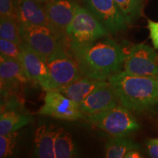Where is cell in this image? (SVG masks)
<instances>
[{"mask_svg": "<svg viewBox=\"0 0 158 158\" xmlns=\"http://www.w3.org/2000/svg\"><path fill=\"white\" fill-rule=\"evenodd\" d=\"M75 1H77V0H75ZM82 1H83V0H82Z\"/></svg>", "mask_w": 158, "mask_h": 158, "instance_id": "f1b7e54d", "label": "cell"}, {"mask_svg": "<svg viewBox=\"0 0 158 158\" xmlns=\"http://www.w3.org/2000/svg\"><path fill=\"white\" fill-rule=\"evenodd\" d=\"M15 9L20 23L45 26L51 28L43 3L34 0H16Z\"/></svg>", "mask_w": 158, "mask_h": 158, "instance_id": "5bb4252c", "label": "cell"}, {"mask_svg": "<svg viewBox=\"0 0 158 158\" xmlns=\"http://www.w3.org/2000/svg\"><path fill=\"white\" fill-rule=\"evenodd\" d=\"M69 48L78 63L81 74L100 81L107 80L121 70L127 56L121 45L108 37Z\"/></svg>", "mask_w": 158, "mask_h": 158, "instance_id": "6da1fadb", "label": "cell"}, {"mask_svg": "<svg viewBox=\"0 0 158 158\" xmlns=\"http://www.w3.org/2000/svg\"><path fill=\"white\" fill-rule=\"evenodd\" d=\"M124 157L126 158H140L143 157L141 154H140L139 152H138V149H132L130 151L128 152L126 154Z\"/></svg>", "mask_w": 158, "mask_h": 158, "instance_id": "4316f807", "label": "cell"}, {"mask_svg": "<svg viewBox=\"0 0 158 158\" xmlns=\"http://www.w3.org/2000/svg\"><path fill=\"white\" fill-rule=\"evenodd\" d=\"M108 80L119 103L131 112L147 111L158 104V78L134 76L120 70Z\"/></svg>", "mask_w": 158, "mask_h": 158, "instance_id": "7a4b0ae2", "label": "cell"}, {"mask_svg": "<svg viewBox=\"0 0 158 158\" xmlns=\"http://www.w3.org/2000/svg\"><path fill=\"white\" fill-rule=\"evenodd\" d=\"M147 151L150 157L158 158V139L152 138L147 142Z\"/></svg>", "mask_w": 158, "mask_h": 158, "instance_id": "484cf974", "label": "cell"}, {"mask_svg": "<svg viewBox=\"0 0 158 158\" xmlns=\"http://www.w3.org/2000/svg\"><path fill=\"white\" fill-rule=\"evenodd\" d=\"M59 128L41 125L35 135V155L40 158H55L54 142Z\"/></svg>", "mask_w": 158, "mask_h": 158, "instance_id": "2e32d148", "label": "cell"}, {"mask_svg": "<svg viewBox=\"0 0 158 158\" xmlns=\"http://www.w3.org/2000/svg\"><path fill=\"white\" fill-rule=\"evenodd\" d=\"M147 28L154 48L158 49V22L149 19L147 21Z\"/></svg>", "mask_w": 158, "mask_h": 158, "instance_id": "d4e9b609", "label": "cell"}, {"mask_svg": "<svg viewBox=\"0 0 158 158\" xmlns=\"http://www.w3.org/2000/svg\"><path fill=\"white\" fill-rule=\"evenodd\" d=\"M0 52L2 56L20 61V56H21L20 44H17L7 40L0 38Z\"/></svg>", "mask_w": 158, "mask_h": 158, "instance_id": "603a6c76", "label": "cell"}, {"mask_svg": "<svg viewBox=\"0 0 158 158\" xmlns=\"http://www.w3.org/2000/svg\"><path fill=\"white\" fill-rule=\"evenodd\" d=\"M48 81L45 91L57 90L83 76L68 46L59 48L46 59Z\"/></svg>", "mask_w": 158, "mask_h": 158, "instance_id": "5b68a950", "label": "cell"}, {"mask_svg": "<svg viewBox=\"0 0 158 158\" xmlns=\"http://www.w3.org/2000/svg\"><path fill=\"white\" fill-rule=\"evenodd\" d=\"M0 38L14 42L22 43L20 33V23L17 17L0 16Z\"/></svg>", "mask_w": 158, "mask_h": 158, "instance_id": "ffe728a7", "label": "cell"}, {"mask_svg": "<svg viewBox=\"0 0 158 158\" xmlns=\"http://www.w3.org/2000/svg\"><path fill=\"white\" fill-rule=\"evenodd\" d=\"M101 21L87 7L78 5L76 13L66 30L68 46L86 45L109 35Z\"/></svg>", "mask_w": 158, "mask_h": 158, "instance_id": "3957f363", "label": "cell"}, {"mask_svg": "<svg viewBox=\"0 0 158 158\" xmlns=\"http://www.w3.org/2000/svg\"><path fill=\"white\" fill-rule=\"evenodd\" d=\"M86 7L101 21L110 34L125 30L128 23L118 9L114 0H83Z\"/></svg>", "mask_w": 158, "mask_h": 158, "instance_id": "9c48e42d", "label": "cell"}, {"mask_svg": "<svg viewBox=\"0 0 158 158\" xmlns=\"http://www.w3.org/2000/svg\"><path fill=\"white\" fill-rule=\"evenodd\" d=\"M31 119V116L29 114L12 110H5L0 115V135L16 132L30 123Z\"/></svg>", "mask_w": 158, "mask_h": 158, "instance_id": "e0dca14e", "label": "cell"}, {"mask_svg": "<svg viewBox=\"0 0 158 158\" xmlns=\"http://www.w3.org/2000/svg\"><path fill=\"white\" fill-rule=\"evenodd\" d=\"M119 104L113 88L108 82L93 91L79 106L84 116H86L116 107Z\"/></svg>", "mask_w": 158, "mask_h": 158, "instance_id": "7c38bea8", "label": "cell"}, {"mask_svg": "<svg viewBox=\"0 0 158 158\" xmlns=\"http://www.w3.org/2000/svg\"><path fill=\"white\" fill-rule=\"evenodd\" d=\"M17 136V132L0 135V157H8L13 153Z\"/></svg>", "mask_w": 158, "mask_h": 158, "instance_id": "7402d4cb", "label": "cell"}, {"mask_svg": "<svg viewBox=\"0 0 158 158\" xmlns=\"http://www.w3.org/2000/svg\"><path fill=\"white\" fill-rule=\"evenodd\" d=\"M139 145L125 137H113L106 145V157L122 158L132 149H138Z\"/></svg>", "mask_w": 158, "mask_h": 158, "instance_id": "ac0fdd59", "label": "cell"}, {"mask_svg": "<svg viewBox=\"0 0 158 158\" xmlns=\"http://www.w3.org/2000/svg\"><path fill=\"white\" fill-rule=\"evenodd\" d=\"M1 90L8 91L30 81L19 61L0 57Z\"/></svg>", "mask_w": 158, "mask_h": 158, "instance_id": "4fadbf2b", "label": "cell"}, {"mask_svg": "<svg viewBox=\"0 0 158 158\" xmlns=\"http://www.w3.org/2000/svg\"><path fill=\"white\" fill-rule=\"evenodd\" d=\"M37 114L68 121H75L84 116L78 103L57 90L46 91L44 103Z\"/></svg>", "mask_w": 158, "mask_h": 158, "instance_id": "ba28073f", "label": "cell"}, {"mask_svg": "<svg viewBox=\"0 0 158 158\" xmlns=\"http://www.w3.org/2000/svg\"><path fill=\"white\" fill-rule=\"evenodd\" d=\"M78 6L75 0H50L45 4L51 29L65 40L67 28L73 19Z\"/></svg>", "mask_w": 158, "mask_h": 158, "instance_id": "30bf717a", "label": "cell"}, {"mask_svg": "<svg viewBox=\"0 0 158 158\" xmlns=\"http://www.w3.org/2000/svg\"><path fill=\"white\" fill-rule=\"evenodd\" d=\"M84 118L112 137H126L140 128L131 111L121 104L104 111L84 116Z\"/></svg>", "mask_w": 158, "mask_h": 158, "instance_id": "277c9868", "label": "cell"}, {"mask_svg": "<svg viewBox=\"0 0 158 158\" xmlns=\"http://www.w3.org/2000/svg\"><path fill=\"white\" fill-rule=\"evenodd\" d=\"M55 158H70L76 155L72 136L62 128H59L54 142Z\"/></svg>", "mask_w": 158, "mask_h": 158, "instance_id": "d6986e66", "label": "cell"}, {"mask_svg": "<svg viewBox=\"0 0 158 158\" xmlns=\"http://www.w3.org/2000/svg\"><path fill=\"white\" fill-rule=\"evenodd\" d=\"M108 81L81 76L70 84L57 89L68 98L81 104L93 91L106 85Z\"/></svg>", "mask_w": 158, "mask_h": 158, "instance_id": "9a60e30c", "label": "cell"}, {"mask_svg": "<svg viewBox=\"0 0 158 158\" xmlns=\"http://www.w3.org/2000/svg\"><path fill=\"white\" fill-rule=\"evenodd\" d=\"M157 139H158V138H157Z\"/></svg>", "mask_w": 158, "mask_h": 158, "instance_id": "f546056e", "label": "cell"}, {"mask_svg": "<svg viewBox=\"0 0 158 158\" xmlns=\"http://www.w3.org/2000/svg\"><path fill=\"white\" fill-rule=\"evenodd\" d=\"M20 61L25 73L31 81L38 84L45 90L48 81V70L46 59L33 50L27 43L20 44Z\"/></svg>", "mask_w": 158, "mask_h": 158, "instance_id": "8fae6325", "label": "cell"}, {"mask_svg": "<svg viewBox=\"0 0 158 158\" xmlns=\"http://www.w3.org/2000/svg\"><path fill=\"white\" fill-rule=\"evenodd\" d=\"M34 1H36V2H40V3H46L48 2V1H50V0H34Z\"/></svg>", "mask_w": 158, "mask_h": 158, "instance_id": "83f0119b", "label": "cell"}, {"mask_svg": "<svg viewBox=\"0 0 158 158\" xmlns=\"http://www.w3.org/2000/svg\"><path fill=\"white\" fill-rule=\"evenodd\" d=\"M20 33L22 42L45 59L59 48L68 46L64 37L45 26L20 23Z\"/></svg>", "mask_w": 158, "mask_h": 158, "instance_id": "8992f818", "label": "cell"}, {"mask_svg": "<svg viewBox=\"0 0 158 158\" xmlns=\"http://www.w3.org/2000/svg\"><path fill=\"white\" fill-rule=\"evenodd\" d=\"M124 72L138 76L158 78V54L149 45H134L126 56Z\"/></svg>", "mask_w": 158, "mask_h": 158, "instance_id": "52a82bcc", "label": "cell"}, {"mask_svg": "<svg viewBox=\"0 0 158 158\" xmlns=\"http://www.w3.org/2000/svg\"><path fill=\"white\" fill-rule=\"evenodd\" d=\"M0 16H16L14 0H0Z\"/></svg>", "mask_w": 158, "mask_h": 158, "instance_id": "cb8c5ba5", "label": "cell"}, {"mask_svg": "<svg viewBox=\"0 0 158 158\" xmlns=\"http://www.w3.org/2000/svg\"><path fill=\"white\" fill-rule=\"evenodd\" d=\"M114 2L128 24L133 23L141 15L143 0H114Z\"/></svg>", "mask_w": 158, "mask_h": 158, "instance_id": "44dd1931", "label": "cell"}]
</instances>
